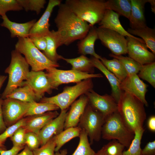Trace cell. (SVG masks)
<instances>
[{"mask_svg": "<svg viewBox=\"0 0 155 155\" xmlns=\"http://www.w3.org/2000/svg\"><path fill=\"white\" fill-rule=\"evenodd\" d=\"M126 38L127 53L129 57L142 65L155 61V54L148 51L144 42L133 38Z\"/></svg>", "mask_w": 155, "mask_h": 155, "instance_id": "5bb4252c", "label": "cell"}, {"mask_svg": "<svg viewBox=\"0 0 155 155\" xmlns=\"http://www.w3.org/2000/svg\"><path fill=\"white\" fill-rule=\"evenodd\" d=\"M7 77V76L0 75V90Z\"/></svg>", "mask_w": 155, "mask_h": 155, "instance_id": "816d5d0a", "label": "cell"}, {"mask_svg": "<svg viewBox=\"0 0 155 155\" xmlns=\"http://www.w3.org/2000/svg\"><path fill=\"white\" fill-rule=\"evenodd\" d=\"M103 0H66L65 3L79 18L91 27L99 23L107 10Z\"/></svg>", "mask_w": 155, "mask_h": 155, "instance_id": "3957f363", "label": "cell"}, {"mask_svg": "<svg viewBox=\"0 0 155 155\" xmlns=\"http://www.w3.org/2000/svg\"><path fill=\"white\" fill-rule=\"evenodd\" d=\"M34 45L39 50L44 51L46 47L45 36H30L28 37Z\"/></svg>", "mask_w": 155, "mask_h": 155, "instance_id": "ee69618b", "label": "cell"}, {"mask_svg": "<svg viewBox=\"0 0 155 155\" xmlns=\"http://www.w3.org/2000/svg\"><path fill=\"white\" fill-rule=\"evenodd\" d=\"M140 78L148 82L155 87V62L142 65L137 75Z\"/></svg>", "mask_w": 155, "mask_h": 155, "instance_id": "d590c367", "label": "cell"}, {"mask_svg": "<svg viewBox=\"0 0 155 155\" xmlns=\"http://www.w3.org/2000/svg\"><path fill=\"white\" fill-rule=\"evenodd\" d=\"M1 25V24H0V25Z\"/></svg>", "mask_w": 155, "mask_h": 155, "instance_id": "6f0895ef", "label": "cell"}, {"mask_svg": "<svg viewBox=\"0 0 155 155\" xmlns=\"http://www.w3.org/2000/svg\"><path fill=\"white\" fill-rule=\"evenodd\" d=\"M3 99L0 98V133H2L6 129V127L4 121L2 111V104Z\"/></svg>", "mask_w": 155, "mask_h": 155, "instance_id": "7dc6e473", "label": "cell"}, {"mask_svg": "<svg viewBox=\"0 0 155 155\" xmlns=\"http://www.w3.org/2000/svg\"><path fill=\"white\" fill-rule=\"evenodd\" d=\"M142 155H155V141L149 142L142 150Z\"/></svg>", "mask_w": 155, "mask_h": 155, "instance_id": "f6af8a7d", "label": "cell"}, {"mask_svg": "<svg viewBox=\"0 0 155 155\" xmlns=\"http://www.w3.org/2000/svg\"><path fill=\"white\" fill-rule=\"evenodd\" d=\"M106 9L110 10L129 20L131 11L130 0H108L106 1Z\"/></svg>", "mask_w": 155, "mask_h": 155, "instance_id": "83f0119b", "label": "cell"}, {"mask_svg": "<svg viewBox=\"0 0 155 155\" xmlns=\"http://www.w3.org/2000/svg\"><path fill=\"white\" fill-rule=\"evenodd\" d=\"M67 109L61 111L58 115L46 124L40 131L38 136L40 146H43L64 129Z\"/></svg>", "mask_w": 155, "mask_h": 155, "instance_id": "2e32d148", "label": "cell"}, {"mask_svg": "<svg viewBox=\"0 0 155 155\" xmlns=\"http://www.w3.org/2000/svg\"><path fill=\"white\" fill-rule=\"evenodd\" d=\"M56 143L54 137L44 145L32 151L33 155H55Z\"/></svg>", "mask_w": 155, "mask_h": 155, "instance_id": "60d3db41", "label": "cell"}, {"mask_svg": "<svg viewBox=\"0 0 155 155\" xmlns=\"http://www.w3.org/2000/svg\"><path fill=\"white\" fill-rule=\"evenodd\" d=\"M26 146L33 151L39 148L40 146V139L38 135L32 132L26 133L25 137Z\"/></svg>", "mask_w": 155, "mask_h": 155, "instance_id": "7bdbcfd3", "label": "cell"}, {"mask_svg": "<svg viewBox=\"0 0 155 155\" xmlns=\"http://www.w3.org/2000/svg\"><path fill=\"white\" fill-rule=\"evenodd\" d=\"M59 115L58 112L56 111L26 117L27 119L25 125L24 126L26 132H32L38 135L41 129Z\"/></svg>", "mask_w": 155, "mask_h": 155, "instance_id": "ffe728a7", "label": "cell"}, {"mask_svg": "<svg viewBox=\"0 0 155 155\" xmlns=\"http://www.w3.org/2000/svg\"><path fill=\"white\" fill-rule=\"evenodd\" d=\"M110 57L119 60L123 65L128 75L137 74L139 72L142 65L129 57L116 55L113 54H109Z\"/></svg>", "mask_w": 155, "mask_h": 155, "instance_id": "e575fe53", "label": "cell"}, {"mask_svg": "<svg viewBox=\"0 0 155 155\" xmlns=\"http://www.w3.org/2000/svg\"><path fill=\"white\" fill-rule=\"evenodd\" d=\"M67 150L66 149H63L60 151H58L56 152L55 155H67Z\"/></svg>", "mask_w": 155, "mask_h": 155, "instance_id": "f907efd6", "label": "cell"}, {"mask_svg": "<svg viewBox=\"0 0 155 155\" xmlns=\"http://www.w3.org/2000/svg\"><path fill=\"white\" fill-rule=\"evenodd\" d=\"M144 106L133 95L122 91L117 103V111L127 127L134 133L143 127L146 117Z\"/></svg>", "mask_w": 155, "mask_h": 155, "instance_id": "7a4b0ae2", "label": "cell"}, {"mask_svg": "<svg viewBox=\"0 0 155 155\" xmlns=\"http://www.w3.org/2000/svg\"><path fill=\"white\" fill-rule=\"evenodd\" d=\"M16 49L11 52V59L5 72L9 75L6 87L2 93L1 98H6L7 96L18 87L22 86L27 79L30 72L29 65L25 57Z\"/></svg>", "mask_w": 155, "mask_h": 155, "instance_id": "277c9868", "label": "cell"}, {"mask_svg": "<svg viewBox=\"0 0 155 155\" xmlns=\"http://www.w3.org/2000/svg\"><path fill=\"white\" fill-rule=\"evenodd\" d=\"M25 146L13 147L8 150H3L0 151V155H17L18 152L24 148Z\"/></svg>", "mask_w": 155, "mask_h": 155, "instance_id": "bcb514c9", "label": "cell"}, {"mask_svg": "<svg viewBox=\"0 0 155 155\" xmlns=\"http://www.w3.org/2000/svg\"><path fill=\"white\" fill-rule=\"evenodd\" d=\"M16 50L25 56L27 62L34 71H43L60 66L57 62L49 59L33 44L29 37L18 38L15 45Z\"/></svg>", "mask_w": 155, "mask_h": 155, "instance_id": "8992f818", "label": "cell"}, {"mask_svg": "<svg viewBox=\"0 0 155 155\" xmlns=\"http://www.w3.org/2000/svg\"><path fill=\"white\" fill-rule=\"evenodd\" d=\"M26 117H24L14 124L7 127L5 130L0 135V143L4 144L8 137H10L19 128L25 125Z\"/></svg>", "mask_w": 155, "mask_h": 155, "instance_id": "f35d334b", "label": "cell"}, {"mask_svg": "<svg viewBox=\"0 0 155 155\" xmlns=\"http://www.w3.org/2000/svg\"><path fill=\"white\" fill-rule=\"evenodd\" d=\"M131 11L129 20L131 28L138 29L147 26L144 12L145 5L149 0H130Z\"/></svg>", "mask_w": 155, "mask_h": 155, "instance_id": "7402d4cb", "label": "cell"}, {"mask_svg": "<svg viewBox=\"0 0 155 155\" xmlns=\"http://www.w3.org/2000/svg\"><path fill=\"white\" fill-rule=\"evenodd\" d=\"M145 129L143 127L136 130L134 137L128 149L123 151V155H142L141 141Z\"/></svg>", "mask_w": 155, "mask_h": 155, "instance_id": "836d02e7", "label": "cell"}, {"mask_svg": "<svg viewBox=\"0 0 155 155\" xmlns=\"http://www.w3.org/2000/svg\"><path fill=\"white\" fill-rule=\"evenodd\" d=\"M60 0H49L47 7L39 19L36 21L30 30L29 36H45L49 32L50 18L54 8L61 3Z\"/></svg>", "mask_w": 155, "mask_h": 155, "instance_id": "e0dca14e", "label": "cell"}, {"mask_svg": "<svg viewBox=\"0 0 155 155\" xmlns=\"http://www.w3.org/2000/svg\"><path fill=\"white\" fill-rule=\"evenodd\" d=\"M46 46L43 53L52 61L57 62L62 59L63 57L57 53V48L62 45L60 38L57 31L53 30L50 31L46 36Z\"/></svg>", "mask_w": 155, "mask_h": 155, "instance_id": "d4e9b609", "label": "cell"}, {"mask_svg": "<svg viewBox=\"0 0 155 155\" xmlns=\"http://www.w3.org/2000/svg\"><path fill=\"white\" fill-rule=\"evenodd\" d=\"M148 85L144 83L137 74L128 75L121 82L120 88L122 91L127 92L133 95L147 106L148 104L145 98Z\"/></svg>", "mask_w": 155, "mask_h": 155, "instance_id": "9a60e30c", "label": "cell"}, {"mask_svg": "<svg viewBox=\"0 0 155 155\" xmlns=\"http://www.w3.org/2000/svg\"><path fill=\"white\" fill-rule=\"evenodd\" d=\"M2 18L3 21L1 25L9 30L12 38L28 37L30 30L36 22V19H33L24 23H17L10 20L6 14Z\"/></svg>", "mask_w": 155, "mask_h": 155, "instance_id": "44dd1931", "label": "cell"}, {"mask_svg": "<svg viewBox=\"0 0 155 155\" xmlns=\"http://www.w3.org/2000/svg\"><path fill=\"white\" fill-rule=\"evenodd\" d=\"M26 85L29 86L33 90L36 101H40L45 93L51 94L53 89L46 73L43 71H30L23 86Z\"/></svg>", "mask_w": 155, "mask_h": 155, "instance_id": "4fadbf2b", "label": "cell"}, {"mask_svg": "<svg viewBox=\"0 0 155 155\" xmlns=\"http://www.w3.org/2000/svg\"><path fill=\"white\" fill-rule=\"evenodd\" d=\"M125 146L116 140H113L104 146L102 149L105 155H123Z\"/></svg>", "mask_w": 155, "mask_h": 155, "instance_id": "74e56055", "label": "cell"}, {"mask_svg": "<svg viewBox=\"0 0 155 155\" xmlns=\"http://www.w3.org/2000/svg\"><path fill=\"white\" fill-rule=\"evenodd\" d=\"M54 22L62 45L80 40L87 34L91 26L77 16L65 3H61Z\"/></svg>", "mask_w": 155, "mask_h": 155, "instance_id": "6da1fadb", "label": "cell"}, {"mask_svg": "<svg viewBox=\"0 0 155 155\" xmlns=\"http://www.w3.org/2000/svg\"><path fill=\"white\" fill-rule=\"evenodd\" d=\"M94 155H105L104 152L102 149L96 153Z\"/></svg>", "mask_w": 155, "mask_h": 155, "instance_id": "db71d44e", "label": "cell"}, {"mask_svg": "<svg viewBox=\"0 0 155 155\" xmlns=\"http://www.w3.org/2000/svg\"><path fill=\"white\" fill-rule=\"evenodd\" d=\"M148 3H149L151 4L152 11L155 13V1L154 0H149Z\"/></svg>", "mask_w": 155, "mask_h": 155, "instance_id": "f5cc1de1", "label": "cell"}, {"mask_svg": "<svg viewBox=\"0 0 155 155\" xmlns=\"http://www.w3.org/2000/svg\"><path fill=\"white\" fill-rule=\"evenodd\" d=\"M23 9L17 0H0V15L2 16L9 11H19Z\"/></svg>", "mask_w": 155, "mask_h": 155, "instance_id": "ab89813d", "label": "cell"}, {"mask_svg": "<svg viewBox=\"0 0 155 155\" xmlns=\"http://www.w3.org/2000/svg\"><path fill=\"white\" fill-rule=\"evenodd\" d=\"M101 136L107 140H116L128 148L134 137V133L127 127L117 111L105 119Z\"/></svg>", "mask_w": 155, "mask_h": 155, "instance_id": "5b68a950", "label": "cell"}, {"mask_svg": "<svg viewBox=\"0 0 155 155\" xmlns=\"http://www.w3.org/2000/svg\"><path fill=\"white\" fill-rule=\"evenodd\" d=\"M21 7L26 11L35 12L37 14L40 12L46 3L45 0H17Z\"/></svg>", "mask_w": 155, "mask_h": 155, "instance_id": "8d00e7d4", "label": "cell"}, {"mask_svg": "<svg viewBox=\"0 0 155 155\" xmlns=\"http://www.w3.org/2000/svg\"><path fill=\"white\" fill-rule=\"evenodd\" d=\"M90 59L94 67L101 71L108 79L111 88L112 93L111 95L117 104L122 92L120 88V82L119 80L113 74L106 68L100 59L93 57Z\"/></svg>", "mask_w": 155, "mask_h": 155, "instance_id": "603a6c76", "label": "cell"}, {"mask_svg": "<svg viewBox=\"0 0 155 155\" xmlns=\"http://www.w3.org/2000/svg\"><path fill=\"white\" fill-rule=\"evenodd\" d=\"M6 150V149L5 148H4L0 147V151L1 150Z\"/></svg>", "mask_w": 155, "mask_h": 155, "instance_id": "9f6ffc18", "label": "cell"}, {"mask_svg": "<svg viewBox=\"0 0 155 155\" xmlns=\"http://www.w3.org/2000/svg\"><path fill=\"white\" fill-rule=\"evenodd\" d=\"M26 131L24 127H20L10 137L13 146H25V137Z\"/></svg>", "mask_w": 155, "mask_h": 155, "instance_id": "b9f144b4", "label": "cell"}, {"mask_svg": "<svg viewBox=\"0 0 155 155\" xmlns=\"http://www.w3.org/2000/svg\"><path fill=\"white\" fill-rule=\"evenodd\" d=\"M17 155H33L32 151L25 146L23 150L20 153Z\"/></svg>", "mask_w": 155, "mask_h": 155, "instance_id": "681fc988", "label": "cell"}, {"mask_svg": "<svg viewBox=\"0 0 155 155\" xmlns=\"http://www.w3.org/2000/svg\"><path fill=\"white\" fill-rule=\"evenodd\" d=\"M88 103L94 110L101 114L105 119L118 111L117 104L111 95H100L92 89L85 94Z\"/></svg>", "mask_w": 155, "mask_h": 155, "instance_id": "7c38bea8", "label": "cell"}, {"mask_svg": "<svg viewBox=\"0 0 155 155\" xmlns=\"http://www.w3.org/2000/svg\"><path fill=\"white\" fill-rule=\"evenodd\" d=\"M30 106V102L6 98L2 104L3 119L7 127L24 117Z\"/></svg>", "mask_w": 155, "mask_h": 155, "instance_id": "8fae6325", "label": "cell"}, {"mask_svg": "<svg viewBox=\"0 0 155 155\" xmlns=\"http://www.w3.org/2000/svg\"><path fill=\"white\" fill-rule=\"evenodd\" d=\"M105 118L88 103L81 117L78 126L84 130L89 137L90 144L98 141L101 137L102 126Z\"/></svg>", "mask_w": 155, "mask_h": 155, "instance_id": "ba28073f", "label": "cell"}, {"mask_svg": "<svg viewBox=\"0 0 155 155\" xmlns=\"http://www.w3.org/2000/svg\"><path fill=\"white\" fill-rule=\"evenodd\" d=\"M98 39L102 44L116 55L127 53V40L125 36L107 29L96 28Z\"/></svg>", "mask_w": 155, "mask_h": 155, "instance_id": "30bf717a", "label": "cell"}, {"mask_svg": "<svg viewBox=\"0 0 155 155\" xmlns=\"http://www.w3.org/2000/svg\"><path fill=\"white\" fill-rule=\"evenodd\" d=\"M148 129L152 132L155 131V116L152 115L148 119L147 123Z\"/></svg>", "mask_w": 155, "mask_h": 155, "instance_id": "c3c4849f", "label": "cell"}, {"mask_svg": "<svg viewBox=\"0 0 155 155\" xmlns=\"http://www.w3.org/2000/svg\"><path fill=\"white\" fill-rule=\"evenodd\" d=\"M59 109L57 105L49 102H30V106L24 117L43 114L46 112L56 111Z\"/></svg>", "mask_w": 155, "mask_h": 155, "instance_id": "1f68e13d", "label": "cell"}, {"mask_svg": "<svg viewBox=\"0 0 155 155\" xmlns=\"http://www.w3.org/2000/svg\"><path fill=\"white\" fill-rule=\"evenodd\" d=\"M88 103L87 96L84 94L71 105L67 112L64 125V129L78 126L81 117Z\"/></svg>", "mask_w": 155, "mask_h": 155, "instance_id": "ac0fdd59", "label": "cell"}, {"mask_svg": "<svg viewBox=\"0 0 155 155\" xmlns=\"http://www.w3.org/2000/svg\"><path fill=\"white\" fill-rule=\"evenodd\" d=\"M106 68L113 74L120 83L127 76V73L121 62L113 58L111 60L102 57L100 59Z\"/></svg>", "mask_w": 155, "mask_h": 155, "instance_id": "4dcf8cb0", "label": "cell"}, {"mask_svg": "<svg viewBox=\"0 0 155 155\" xmlns=\"http://www.w3.org/2000/svg\"><path fill=\"white\" fill-rule=\"evenodd\" d=\"M127 32L131 34L142 38L148 48L155 54V30L146 26L138 29L128 28Z\"/></svg>", "mask_w": 155, "mask_h": 155, "instance_id": "484cf974", "label": "cell"}, {"mask_svg": "<svg viewBox=\"0 0 155 155\" xmlns=\"http://www.w3.org/2000/svg\"><path fill=\"white\" fill-rule=\"evenodd\" d=\"M46 73L53 89H57L61 84L70 83H78L93 78L103 77L100 73H88L73 70H63L52 68L46 70Z\"/></svg>", "mask_w": 155, "mask_h": 155, "instance_id": "9c48e42d", "label": "cell"}, {"mask_svg": "<svg viewBox=\"0 0 155 155\" xmlns=\"http://www.w3.org/2000/svg\"><path fill=\"white\" fill-rule=\"evenodd\" d=\"M62 59L71 65V69L88 73L94 72V67L92 61L86 55H81L79 57L71 59L63 57Z\"/></svg>", "mask_w": 155, "mask_h": 155, "instance_id": "4316f807", "label": "cell"}, {"mask_svg": "<svg viewBox=\"0 0 155 155\" xmlns=\"http://www.w3.org/2000/svg\"><path fill=\"white\" fill-rule=\"evenodd\" d=\"M92 79L84 80L74 86H66L61 93L51 97H44L40 102L53 103L61 111L67 109L78 97L92 89L93 84Z\"/></svg>", "mask_w": 155, "mask_h": 155, "instance_id": "52a82bcc", "label": "cell"}, {"mask_svg": "<svg viewBox=\"0 0 155 155\" xmlns=\"http://www.w3.org/2000/svg\"><path fill=\"white\" fill-rule=\"evenodd\" d=\"M96 28L94 26L91 27L86 36L78 42V51L81 55H90L100 59L102 57L96 53L94 50L95 43L98 39Z\"/></svg>", "mask_w": 155, "mask_h": 155, "instance_id": "cb8c5ba5", "label": "cell"}, {"mask_svg": "<svg viewBox=\"0 0 155 155\" xmlns=\"http://www.w3.org/2000/svg\"><path fill=\"white\" fill-rule=\"evenodd\" d=\"M82 130L78 126L71 127L65 129L54 136L56 143L55 152L59 151L65 144L72 139L79 137Z\"/></svg>", "mask_w": 155, "mask_h": 155, "instance_id": "f1b7e54d", "label": "cell"}, {"mask_svg": "<svg viewBox=\"0 0 155 155\" xmlns=\"http://www.w3.org/2000/svg\"><path fill=\"white\" fill-rule=\"evenodd\" d=\"M79 137L78 145L71 155H94L96 153L91 147L88 135L84 130H82Z\"/></svg>", "mask_w": 155, "mask_h": 155, "instance_id": "d6a6232c", "label": "cell"}, {"mask_svg": "<svg viewBox=\"0 0 155 155\" xmlns=\"http://www.w3.org/2000/svg\"><path fill=\"white\" fill-rule=\"evenodd\" d=\"M10 98L27 102L36 101L35 94L32 88L25 85L14 90L6 98Z\"/></svg>", "mask_w": 155, "mask_h": 155, "instance_id": "f546056e", "label": "cell"}, {"mask_svg": "<svg viewBox=\"0 0 155 155\" xmlns=\"http://www.w3.org/2000/svg\"><path fill=\"white\" fill-rule=\"evenodd\" d=\"M0 147L6 148L5 147L4 145V144H2L1 143H0Z\"/></svg>", "mask_w": 155, "mask_h": 155, "instance_id": "11a10c76", "label": "cell"}, {"mask_svg": "<svg viewBox=\"0 0 155 155\" xmlns=\"http://www.w3.org/2000/svg\"><path fill=\"white\" fill-rule=\"evenodd\" d=\"M120 15L114 11L106 10L101 21L98 23V28L107 29L115 31L126 37L134 38L144 42L143 40L132 35L123 28L119 20Z\"/></svg>", "mask_w": 155, "mask_h": 155, "instance_id": "d6986e66", "label": "cell"}]
</instances>
